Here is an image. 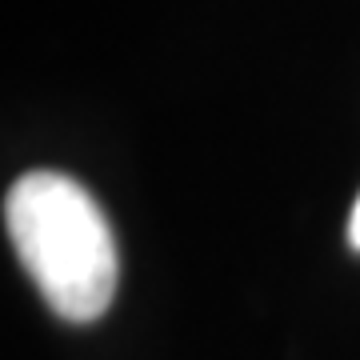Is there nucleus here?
<instances>
[{
	"label": "nucleus",
	"mask_w": 360,
	"mask_h": 360,
	"mask_svg": "<svg viewBox=\"0 0 360 360\" xmlns=\"http://www.w3.org/2000/svg\"><path fill=\"white\" fill-rule=\"evenodd\" d=\"M4 229L44 304L72 324L108 312L116 296V236L96 196L65 172H25L4 196Z\"/></svg>",
	"instance_id": "nucleus-1"
},
{
	"label": "nucleus",
	"mask_w": 360,
	"mask_h": 360,
	"mask_svg": "<svg viewBox=\"0 0 360 360\" xmlns=\"http://www.w3.org/2000/svg\"><path fill=\"white\" fill-rule=\"evenodd\" d=\"M348 245L360 252V196H356V205H352V217H348Z\"/></svg>",
	"instance_id": "nucleus-2"
}]
</instances>
